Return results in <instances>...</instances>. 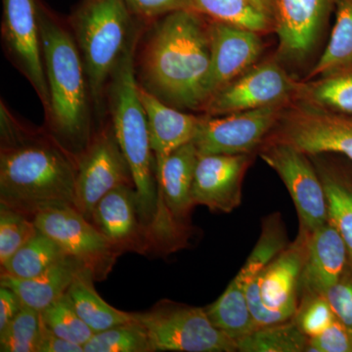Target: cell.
<instances>
[{"label":"cell","mask_w":352,"mask_h":352,"mask_svg":"<svg viewBox=\"0 0 352 352\" xmlns=\"http://www.w3.org/2000/svg\"><path fill=\"white\" fill-rule=\"evenodd\" d=\"M210 67L208 19L195 10L157 19L135 53L138 85L182 111L203 110Z\"/></svg>","instance_id":"cell-1"},{"label":"cell","mask_w":352,"mask_h":352,"mask_svg":"<svg viewBox=\"0 0 352 352\" xmlns=\"http://www.w3.org/2000/svg\"><path fill=\"white\" fill-rule=\"evenodd\" d=\"M78 157L53 135L21 126L1 104L0 205L34 219L48 208L75 207Z\"/></svg>","instance_id":"cell-2"},{"label":"cell","mask_w":352,"mask_h":352,"mask_svg":"<svg viewBox=\"0 0 352 352\" xmlns=\"http://www.w3.org/2000/svg\"><path fill=\"white\" fill-rule=\"evenodd\" d=\"M39 27L50 91V110L45 115L50 131L69 152H82L91 139V97L82 55L73 31L41 6Z\"/></svg>","instance_id":"cell-3"},{"label":"cell","mask_w":352,"mask_h":352,"mask_svg":"<svg viewBox=\"0 0 352 352\" xmlns=\"http://www.w3.org/2000/svg\"><path fill=\"white\" fill-rule=\"evenodd\" d=\"M139 34L140 32L136 31L120 58L107 92L113 132L129 164L135 186L139 221L145 236L152 239L159 210V194L147 117L139 96L136 78Z\"/></svg>","instance_id":"cell-4"},{"label":"cell","mask_w":352,"mask_h":352,"mask_svg":"<svg viewBox=\"0 0 352 352\" xmlns=\"http://www.w3.org/2000/svg\"><path fill=\"white\" fill-rule=\"evenodd\" d=\"M124 0H85L72 19L92 103L103 113L109 82L136 30Z\"/></svg>","instance_id":"cell-5"},{"label":"cell","mask_w":352,"mask_h":352,"mask_svg":"<svg viewBox=\"0 0 352 352\" xmlns=\"http://www.w3.org/2000/svg\"><path fill=\"white\" fill-rule=\"evenodd\" d=\"M309 235L300 231L296 239L249 282L248 305L256 329L283 323L295 316Z\"/></svg>","instance_id":"cell-6"},{"label":"cell","mask_w":352,"mask_h":352,"mask_svg":"<svg viewBox=\"0 0 352 352\" xmlns=\"http://www.w3.org/2000/svg\"><path fill=\"white\" fill-rule=\"evenodd\" d=\"M133 316L145 329L154 351H238L237 344L210 320L206 308L163 300Z\"/></svg>","instance_id":"cell-7"},{"label":"cell","mask_w":352,"mask_h":352,"mask_svg":"<svg viewBox=\"0 0 352 352\" xmlns=\"http://www.w3.org/2000/svg\"><path fill=\"white\" fill-rule=\"evenodd\" d=\"M264 141L308 155L338 154L352 162V118L292 102Z\"/></svg>","instance_id":"cell-8"},{"label":"cell","mask_w":352,"mask_h":352,"mask_svg":"<svg viewBox=\"0 0 352 352\" xmlns=\"http://www.w3.org/2000/svg\"><path fill=\"white\" fill-rule=\"evenodd\" d=\"M298 83L276 57L271 58L254 65L221 88L206 103L201 112L215 117L288 105L294 100Z\"/></svg>","instance_id":"cell-9"},{"label":"cell","mask_w":352,"mask_h":352,"mask_svg":"<svg viewBox=\"0 0 352 352\" xmlns=\"http://www.w3.org/2000/svg\"><path fill=\"white\" fill-rule=\"evenodd\" d=\"M258 153L288 189L298 212L300 232L312 233L326 223L327 197L310 157L291 146L270 141H263Z\"/></svg>","instance_id":"cell-10"},{"label":"cell","mask_w":352,"mask_h":352,"mask_svg":"<svg viewBox=\"0 0 352 352\" xmlns=\"http://www.w3.org/2000/svg\"><path fill=\"white\" fill-rule=\"evenodd\" d=\"M122 185L134 186L133 178L111 124L95 134L78 157L75 208L90 221L96 204Z\"/></svg>","instance_id":"cell-11"},{"label":"cell","mask_w":352,"mask_h":352,"mask_svg":"<svg viewBox=\"0 0 352 352\" xmlns=\"http://www.w3.org/2000/svg\"><path fill=\"white\" fill-rule=\"evenodd\" d=\"M288 105L270 106L215 117L201 116L192 142L201 155L254 154L258 152Z\"/></svg>","instance_id":"cell-12"},{"label":"cell","mask_w":352,"mask_h":352,"mask_svg":"<svg viewBox=\"0 0 352 352\" xmlns=\"http://www.w3.org/2000/svg\"><path fill=\"white\" fill-rule=\"evenodd\" d=\"M32 220L36 228L54 240L68 256L94 271L96 279L105 277L112 268L120 250L75 207L48 208Z\"/></svg>","instance_id":"cell-13"},{"label":"cell","mask_w":352,"mask_h":352,"mask_svg":"<svg viewBox=\"0 0 352 352\" xmlns=\"http://www.w3.org/2000/svg\"><path fill=\"white\" fill-rule=\"evenodd\" d=\"M199 152L193 142L187 143L168 156L155 160L159 210L153 238L161 242L179 233L185 219L195 207L192 185Z\"/></svg>","instance_id":"cell-14"},{"label":"cell","mask_w":352,"mask_h":352,"mask_svg":"<svg viewBox=\"0 0 352 352\" xmlns=\"http://www.w3.org/2000/svg\"><path fill=\"white\" fill-rule=\"evenodd\" d=\"M2 38L9 56L36 90L45 113L50 99L44 69L36 0H2Z\"/></svg>","instance_id":"cell-15"},{"label":"cell","mask_w":352,"mask_h":352,"mask_svg":"<svg viewBox=\"0 0 352 352\" xmlns=\"http://www.w3.org/2000/svg\"><path fill=\"white\" fill-rule=\"evenodd\" d=\"M336 0H273L276 57L302 65L314 54L335 9Z\"/></svg>","instance_id":"cell-16"},{"label":"cell","mask_w":352,"mask_h":352,"mask_svg":"<svg viewBox=\"0 0 352 352\" xmlns=\"http://www.w3.org/2000/svg\"><path fill=\"white\" fill-rule=\"evenodd\" d=\"M208 32L210 67L206 80V103L221 88L254 67L264 48L258 32L217 21L208 19Z\"/></svg>","instance_id":"cell-17"},{"label":"cell","mask_w":352,"mask_h":352,"mask_svg":"<svg viewBox=\"0 0 352 352\" xmlns=\"http://www.w3.org/2000/svg\"><path fill=\"white\" fill-rule=\"evenodd\" d=\"M254 154H199L193 185L194 206L229 214L242 203V183Z\"/></svg>","instance_id":"cell-18"},{"label":"cell","mask_w":352,"mask_h":352,"mask_svg":"<svg viewBox=\"0 0 352 352\" xmlns=\"http://www.w3.org/2000/svg\"><path fill=\"white\" fill-rule=\"evenodd\" d=\"M349 261L346 242L328 220L310 233L300 276V298L305 295H325L344 274Z\"/></svg>","instance_id":"cell-19"},{"label":"cell","mask_w":352,"mask_h":352,"mask_svg":"<svg viewBox=\"0 0 352 352\" xmlns=\"http://www.w3.org/2000/svg\"><path fill=\"white\" fill-rule=\"evenodd\" d=\"M90 221L120 251L138 247L145 234L139 221L135 187L122 185L106 194L95 206Z\"/></svg>","instance_id":"cell-20"},{"label":"cell","mask_w":352,"mask_h":352,"mask_svg":"<svg viewBox=\"0 0 352 352\" xmlns=\"http://www.w3.org/2000/svg\"><path fill=\"white\" fill-rule=\"evenodd\" d=\"M328 204V220L338 229L352 263V162L331 153L310 155Z\"/></svg>","instance_id":"cell-21"},{"label":"cell","mask_w":352,"mask_h":352,"mask_svg":"<svg viewBox=\"0 0 352 352\" xmlns=\"http://www.w3.org/2000/svg\"><path fill=\"white\" fill-rule=\"evenodd\" d=\"M138 91L147 117L154 160L168 156L193 141L200 124V116L171 107L140 85Z\"/></svg>","instance_id":"cell-22"},{"label":"cell","mask_w":352,"mask_h":352,"mask_svg":"<svg viewBox=\"0 0 352 352\" xmlns=\"http://www.w3.org/2000/svg\"><path fill=\"white\" fill-rule=\"evenodd\" d=\"M293 102L352 118V60L316 78L298 80Z\"/></svg>","instance_id":"cell-23"},{"label":"cell","mask_w":352,"mask_h":352,"mask_svg":"<svg viewBox=\"0 0 352 352\" xmlns=\"http://www.w3.org/2000/svg\"><path fill=\"white\" fill-rule=\"evenodd\" d=\"M85 266L78 259L67 256L31 279L1 276V286L13 289L23 307L41 312L67 293L76 275Z\"/></svg>","instance_id":"cell-24"},{"label":"cell","mask_w":352,"mask_h":352,"mask_svg":"<svg viewBox=\"0 0 352 352\" xmlns=\"http://www.w3.org/2000/svg\"><path fill=\"white\" fill-rule=\"evenodd\" d=\"M251 277L240 270L226 291L206 308L210 320L215 327L234 342L256 330L247 300V288Z\"/></svg>","instance_id":"cell-25"},{"label":"cell","mask_w":352,"mask_h":352,"mask_svg":"<svg viewBox=\"0 0 352 352\" xmlns=\"http://www.w3.org/2000/svg\"><path fill=\"white\" fill-rule=\"evenodd\" d=\"M94 272L87 266L76 275L67 294L80 318L95 333L133 320V314L111 307L94 288Z\"/></svg>","instance_id":"cell-26"},{"label":"cell","mask_w":352,"mask_h":352,"mask_svg":"<svg viewBox=\"0 0 352 352\" xmlns=\"http://www.w3.org/2000/svg\"><path fill=\"white\" fill-rule=\"evenodd\" d=\"M192 9L210 20L267 34L275 32V23L252 0H192Z\"/></svg>","instance_id":"cell-27"},{"label":"cell","mask_w":352,"mask_h":352,"mask_svg":"<svg viewBox=\"0 0 352 352\" xmlns=\"http://www.w3.org/2000/svg\"><path fill=\"white\" fill-rule=\"evenodd\" d=\"M67 256L68 254L54 240L38 230L1 266V276L31 279Z\"/></svg>","instance_id":"cell-28"},{"label":"cell","mask_w":352,"mask_h":352,"mask_svg":"<svg viewBox=\"0 0 352 352\" xmlns=\"http://www.w3.org/2000/svg\"><path fill=\"white\" fill-rule=\"evenodd\" d=\"M236 344L241 352H302L307 351L308 338L292 319L256 329Z\"/></svg>","instance_id":"cell-29"},{"label":"cell","mask_w":352,"mask_h":352,"mask_svg":"<svg viewBox=\"0 0 352 352\" xmlns=\"http://www.w3.org/2000/svg\"><path fill=\"white\" fill-rule=\"evenodd\" d=\"M335 10L336 23L327 46L305 80L352 60V0H336Z\"/></svg>","instance_id":"cell-30"},{"label":"cell","mask_w":352,"mask_h":352,"mask_svg":"<svg viewBox=\"0 0 352 352\" xmlns=\"http://www.w3.org/2000/svg\"><path fill=\"white\" fill-rule=\"evenodd\" d=\"M85 352H152L145 329L134 319L129 323L95 333L83 346Z\"/></svg>","instance_id":"cell-31"},{"label":"cell","mask_w":352,"mask_h":352,"mask_svg":"<svg viewBox=\"0 0 352 352\" xmlns=\"http://www.w3.org/2000/svg\"><path fill=\"white\" fill-rule=\"evenodd\" d=\"M41 314L46 327L55 335L80 346H85L94 335L76 312L67 293Z\"/></svg>","instance_id":"cell-32"},{"label":"cell","mask_w":352,"mask_h":352,"mask_svg":"<svg viewBox=\"0 0 352 352\" xmlns=\"http://www.w3.org/2000/svg\"><path fill=\"white\" fill-rule=\"evenodd\" d=\"M43 327L41 312L23 307L17 316L0 332V351L38 352Z\"/></svg>","instance_id":"cell-33"},{"label":"cell","mask_w":352,"mask_h":352,"mask_svg":"<svg viewBox=\"0 0 352 352\" xmlns=\"http://www.w3.org/2000/svg\"><path fill=\"white\" fill-rule=\"evenodd\" d=\"M34 220L19 212L0 205V264L11 256L38 232Z\"/></svg>","instance_id":"cell-34"},{"label":"cell","mask_w":352,"mask_h":352,"mask_svg":"<svg viewBox=\"0 0 352 352\" xmlns=\"http://www.w3.org/2000/svg\"><path fill=\"white\" fill-rule=\"evenodd\" d=\"M294 321L309 339L323 332L337 319L325 295L300 296Z\"/></svg>","instance_id":"cell-35"},{"label":"cell","mask_w":352,"mask_h":352,"mask_svg":"<svg viewBox=\"0 0 352 352\" xmlns=\"http://www.w3.org/2000/svg\"><path fill=\"white\" fill-rule=\"evenodd\" d=\"M338 320L352 337V263L349 259L339 281L325 294Z\"/></svg>","instance_id":"cell-36"},{"label":"cell","mask_w":352,"mask_h":352,"mask_svg":"<svg viewBox=\"0 0 352 352\" xmlns=\"http://www.w3.org/2000/svg\"><path fill=\"white\" fill-rule=\"evenodd\" d=\"M307 351L352 352V337L338 319L323 332L308 339Z\"/></svg>","instance_id":"cell-37"},{"label":"cell","mask_w":352,"mask_h":352,"mask_svg":"<svg viewBox=\"0 0 352 352\" xmlns=\"http://www.w3.org/2000/svg\"><path fill=\"white\" fill-rule=\"evenodd\" d=\"M132 16L140 19H160L168 14L193 10L192 0H124Z\"/></svg>","instance_id":"cell-38"},{"label":"cell","mask_w":352,"mask_h":352,"mask_svg":"<svg viewBox=\"0 0 352 352\" xmlns=\"http://www.w3.org/2000/svg\"><path fill=\"white\" fill-rule=\"evenodd\" d=\"M22 307V302L13 289L0 287V332L17 316Z\"/></svg>","instance_id":"cell-39"},{"label":"cell","mask_w":352,"mask_h":352,"mask_svg":"<svg viewBox=\"0 0 352 352\" xmlns=\"http://www.w3.org/2000/svg\"><path fill=\"white\" fill-rule=\"evenodd\" d=\"M38 352H85V351L82 346L55 335L43 323Z\"/></svg>","instance_id":"cell-40"},{"label":"cell","mask_w":352,"mask_h":352,"mask_svg":"<svg viewBox=\"0 0 352 352\" xmlns=\"http://www.w3.org/2000/svg\"><path fill=\"white\" fill-rule=\"evenodd\" d=\"M254 4H256L259 8L263 9L264 12L270 14L274 20V6H273V0H252Z\"/></svg>","instance_id":"cell-41"}]
</instances>
